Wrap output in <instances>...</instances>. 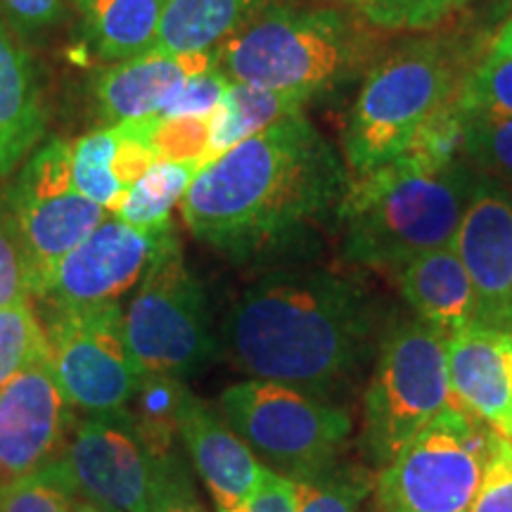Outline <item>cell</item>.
<instances>
[{"label":"cell","instance_id":"obj_1","mask_svg":"<svg viewBox=\"0 0 512 512\" xmlns=\"http://www.w3.org/2000/svg\"><path fill=\"white\" fill-rule=\"evenodd\" d=\"M349 178L342 157L299 112L202 166L181 216L202 245L233 261L283 256L337 221Z\"/></svg>","mask_w":512,"mask_h":512},{"label":"cell","instance_id":"obj_2","mask_svg":"<svg viewBox=\"0 0 512 512\" xmlns=\"http://www.w3.org/2000/svg\"><path fill=\"white\" fill-rule=\"evenodd\" d=\"M380 304L354 275L275 268L245 287L223 323V349L254 380L330 401L373 361Z\"/></svg>","mask_w":512,"mask_h":512},{"label":"cell","instance_id":"obj_3","mask_svg":"<svg viewBox=\"0 0 512 512\" xmlns=\"http://www.w3.org/2000/svg\"><path fill=\"white\" fill-rule=\"evenodd\" d=\"M475 185L467 166L430 171L403 157L351 176L337 211L344 256L399 271L415 256L453 245Z\"/></svg>","mask_w":512,"mask_h":512},{"label":"cell","instance_id":"obj_4","mask_svg":"<svg viewBox=\"0 0 512 512\" xmlns=\"http://www.w3.org/2000/svg\"><path fill=\"white\" fill-rule=\"evenodd\" d=\"M216 57L230 81L313 98L361 72L373 38L339 10L268 8L226 38Z\"/></svg>","mask_w":512,"mask_h":512},{"label":"cell","instance_id":"obj_5","mask_svg":"<svg viewBox=\"0 0 512 512\" xmlns=\"http://www.w3.org/2000/svg\"><path fill=\"white\" fill-rule=\"evenodd\" d=\"M463 55L453 43L422 38L370 69L344 128V159L351 176L392 162L415 131L453 100L465 79Z\"/></svg>","mask_w":512,"mask_h":512},{"label":"cell","instance_id":"obj_6","mask_svg":"<svg viewBox=\"0 0 512 512\" xmlns=\"http://www.w3.org/2000/svg\"><path fill=\"white\" fill-rule=\"evenodd\" d=\"M446 337L422 320H403L382 335L363 394V451L377 467L399 456L434 418L456 406Z\"/></svg>","mask_w":512,"mask_h":512},{"label":"cell","instance_id":"obj_7","mask_svg":"<svg viewBox=\"0 0 512 512\" xmlns=\"http://www.w3.org/2000/svg\"><path fill=\"white\" fill-rule=\"evenodd\" d=\"M219 408L256 456L292 482L335 470L354 430L347 408L268 380L230 384Z\"/></svg>","mask_w":512,"mask_h":512},{"label":"cell","instance_id":"obj_8","mask_svg":"<svg viewBox=\"0 0 512 512\" xmlns=\"http://www.w3.org/2000/svg\"><path fill=\"white\" fill-rule=\"evenodd\" d=\"M498 434L467 408L451 406L382 467L380 512H472Z\"/></svg>","mask_w":512,"mask_h":512},{"label":"cell","instance_id":"obj_9","mask_svg":"<svg viewBox=\"0 0 512 512\" xmlns=\"http://www.w3.org/2000/svg\"><path fill=\"white\" fill-rule=\"evenodd\" d=\"M126 339L143 373L188 377L221 354L202 283L185 266L176 230L162 240L126 311Z\"/></svg>","mask_w":512,"mask_h":512},{"label":"cell","instance_id":"obj_10","mask_svg":"<svg viewBox=\"0 0 512 512\" xmlns=\"http://www.w3.org/2000/svg\"><path fill=\"white\" fill-rule=\"evenodd\" d=\"M57 460L79 501L114 512H162L192 494L176 456L157 453L126 411L83 420Z\"/></svg>","mask_w":512,"mask_h":512},{"label":"cell","instance_id":"obj_11","mask_svg":"<svg viewBox=\"0 0 512 512\" xmlns=\"http://www.w3.org/2000/svg\"><path fill=\"white\" fill-rule=\"evenodd\" d=\"M43 328L50 368L69 406L88 415L124 411L145 373L128 347L121 304L48 311Z\"/></svg>","mask_w":512,"mask_h":512},{"label":"cell","instance_id":"obj_12","mask_svg":"<svg viewBox=\"0 0 512 512\" xmlns=\"http://www.w3.org/2000/svg\"><path fill=\"white\" fill-rule=\"evenodd\" d=\"M5 192L27 247L31 294L64 254L110 219V211L76 190L72 143L60 138L31 152Z\"/></svg>","mask_w":512,"mask_h":512},{"label":"cell","instance_id":"obj_13","mask_svg":"<svg viewBox=\"0 0 512 512\" xmlns=\"http://www.w3.org/2000/svg\"><path fill=\"white\" fill-rule=\"evenodd\" d=\"M171 230L174 226L145 233L117 216L107 219L50 268L31 297L41 302L46 313L119 302L143 278Z\"/></svg>","mask_w":512,"mask_h":512},{"label":"cell","instance_id":"obj_14","mask_svg":"<svg viewBox=\"0 0 512 512\" xmlns=\"http://www.w3.org/2000/svg\"><path fill=\"white\" fill-rule=\"evenodd\" d=\"M69 432L72 413L48 356L0 392V489L53 463Z\"/></svg>","mask_w":512,"mask_h":512},{"label":"cell","instance_id":"obj_15","mask_svg":"<svg viewBox=\"0 0 512 512\" xmlns=\"http://www.w3.org/2000/svg\"><path fill=\"white\" fill-rule=\"evenodd\" d=\"M453 247L479 302V325L512 330V195L477 178Z\"/></svg>","mask_w":512,"mask_h":512},{"label":"cell","instance_id":"obj_16","mask_svg":"<svg viewBox=\"0 0 512 512\" xmlns=\"http://www.w3.org/2000/svg\"><path fill=\"white\" fill-rule=\"evenodd\" d=\"M178 437L188 448L197 475L207 484L216 512H245L268 467L259 463L223 413L188 389L178 411Z\"/></svg>","mask_w":512,"mask_h":512},{"label":"cell","instance_id":"obj_17","mask_svg":"<svg viewBox=\"0 0 512 512\" xmlns=\"http://www.w3.org/2000/svg\"><path fill=\"white\" fill-rule=\"evenodd\" d=\"M453 396L498 437L512 441V339L508 332L470 325L446 339Z\"/></svg>","mask_w":512,"mask_h":512},{"label":"cell","instance_id":"obj_18","mask_svg":"<svg viewBox=\"0 0 512 512\" xmlns=\"http://www.w3.org/2000/svg\"><path fill=\"white\" fill-rule=\"evenodd\" d=\"M216 50L185 55L147 53L112 64L95 79L93 98L98 117L110 124L162 114L190 76L216 67Z\"/></svg>","mask_w":512,"mask_h":512},{"label":"cell","instance_id":"obj_19","mask_svg":"<svg viewBox=\"0 0 512 512\" xmlns=\"http://www.w3.org/2000/svg\"><path fill=\"white\" fill-rule=\"evenodd\" d=\"M157 117L119 121L72 143L76 190L114 214L126 192L157 162L150 140Z\"/></svg>","mask_w":512,"mask_h":512},{"label":"cell","instance_id":"obj_20","mask_svg":"<svg viewBox=\"0 0 512 512\" xmlns=\"http://www.w3.org/2000/svg\"><path fill=\"white\" fill-rule=\"evenodd\" d=\"M48 126L41 76L0 17V181L27 162Z\"/></svg>","mask_w":512,"mask_h":512},{"label":"cell","instance_id":"obj_21","mask_svg":"<svg viewBox=\"0 0 512 512\" xmlns=\"http://www.w3.org/2000/svg\"><path fill=\"white\" fill-rule=\"evenodd\" d=\"M403 299L415 318L441 337L479 325V302L456 247L432 249L396 271Z\"/></svg>","mask_w":512,"mask_h":512},{"label":"cell","instance_id":"obj_22","mask_svg":"<svg viewBox=\"0 0 512 512\" xmlns=\"http://www.w3.org/2000/svg\"><path fill=\"white\" fill-rule=\"evenodd\" d=\"M268 8L271 0H166L155 53L216 50Z\"/></svg>","mask_w":512,"mask_h":512},{"label":"cell","instance_id":"obj_23","mask_svg":"<svg viewBox=\"0 0 512 512\" xmlns=\"http://www.w3.org/2000/svg\"><path fill=\"white\" fill-rule=\"evenodd\" d=\"M74 5L100 60L124 62L155 50L166 0H74Z\"/></svg>","mask_w":512,"mask_h":512},{"label":"cell","instance_id":"obj_24","mask_svg":"<svg viewBox=\"0 0 512 512\" xmlns=\"http://www.w3.org/2000/svg\"><path fill=\"white\" fill-rule=\"evenodd\" d=\"M309 95L268 91V88L249 86V83L230 81L221 105L211 114V131L204 166L226 155L242 140L266 131L275 121L304 112L309 105Z\"/></svg>","mask_w":512,"mask_h":512},{"label":"cell","instance_id":"obj_25","mask_svg":"<svg viewBox=\"0 0 512 512\" xmlns=\"http://www.w3.org/2000/svg\"><path fill=\"white\" fill-rule=\"evenodd\" d=\"M202 166V159L155 162L147 169V174L126 192L114 216L128 226L145 230V233H159V230L171 228V209L183 200Z\"/></svg>","mask_w":512,"mask_h":512},{"label":"cell","instance_id":"obj_26","mask_svg":"<svg viewBox=\"0 0 512 512\" xmlns=\"http://www.w3.org/2000/svg\"><path fill=\"white\" fill-rule=\"evenodd\" d=\"M465 164L477 178L512 195V117L467 107Z\"/></svg>","mask_w":512,"mask_h":512},{"label":"cell","instance_id":"obj_27","mask_svg":"<svg viewBox=\"0 0 512 512\" xmlns=\"http://www.w3.org/2000/svg\"><path fill=\"white\" fill-rule=\"evenodd\" d=\"M467 107L458 100H448L422 124L411 143L399 157L430 171H446L465 164Z\"/></svg>","mask_w":512,"mask_h":512},{"label":"cell","instance_id":"obj_28","mask_svg":"<svg viewBox=\"0 0 512 512\" xmlns=\"http://www.w3.org/2000/svg\"><path fill=\"white\" fill-rule=\"evenodd\" d=\"M50 356V344L43 323L29 302L0 309V392L29 370L34 363Z\"/></svg>","mask_w":512,"mask_h":512},{"label":"cell","instance_id":"obj_29","mask_svg":"<svg viewBox=\"0 0 512 512\" xmlns=\"http://www.w3.org/2000/svg\"><path fill=\"white\" fill-rule=\"evenodd\" d=\"M76 501L57 458L0 489V512H72Z\"/></svg>","mask_w":512,"mask_h":512},{"label":"cell","instance_id":"obj_30","mask_svg":"<svg viewBox=\"0 0 512 512\" xmlns=\"http://www.w3.org/2000/svg\"><path fill=\"white\" fill-rule=\"evenodd\" d=\"M31 299V268L8 192L0 190V309Z\"/></svg>","mask_w":512,"mask_h":512},{"label":"cell","instance_id":"obj_31","mask_svg":"<svg viewBox=\"0 0 512 512\" xmlns=\"http://www.w3.org/2000/svg\"><path fill=\"white\" fill-rule=\"evenodd\" d=\"M370 27L387 31H425L437 27L467 0H358Z\"/></svg>","mask_w":512,"mask_h":512},{"label":"cell","instance_id":"obj_32","mask_svg":"<svg viewBox=\"0 0 512 512\" xmlns=\"http://www.w3.org/2000/svg\"><path fill=\"white\" fill-rule=\"evenodd\" d=\"M458 100L470 110L512 117V55L491 53L472 67L460 83Z\"/></svg>","mask_w":512,"mask_h":512},{"label":"cell","instance_id":"obj_33","mask_svg":"<svg viewBox=\"0 0 512 512\" xmlns=\"http://www.w3.org/2000/svg\"><path fill=\"white\" fill-rule=\"evenodd\" d=\"M297 484V512H366L368 484L358 475L335 470Z\"/></svg>","mask_w":512,"mask_h":512},{"label":"cell","instance_id":"obj_34","mask_svg":"<svg viewBox=\"0 0 512 512\" xmlns=\"http://www.w3.org/2000/svg\"><path fill=\"white\" fill-rule=\"evenodd\" d=\"M211 117H157L152 126V152L157 162H188L207 155Z\"/></svg>","mask_w":512,"mask_h":512},{"label":"cell","instance_id":"obj_35","mask_svg":"<svg viewBox=\"0 0 512 512\" xmlns=\"http://www.w3.org/2000/svg\"><path fill=\"white\" fill-rule=\"evenodd\" d=\"M228 86L230 79L219 64H216V67L207 69V72L190 76L159 117H211L216 112V107L221 105Z\"/></svg>","mask_w":512,"mask_h":512},{"label":"cell","instance_id":"obj_36","mask_svg":"<svg viewBox=\"0 0 512 512\" xmlns=\"http://www.w3.org/2000/svg\"><path fill=\"white\" fill-rule=\"evenodd\" d=\"M472 512H512V441H496Z\"/></svg>","mask_w":512,"mask_h":512},{"label":"cell","instance_id":"obj_37","mask_svg":"<svg viewBox=\"0 0 512 512\" xmlns=\"http://www.w3.org/2000/svg\"><path fill=\"white\" fill-rule=\"evenodd\" d=\"M3 15L19 31H43L64 17L67 0H0Z\"/></svg>","mask_w":512,"mask_h":512},{"label":"cell","instance_id":"obj_38","mask_svg":"<svg viewBox=\"0 0 512 512\" xmlns=\"http://www.w3.org/2000/svg\"><path fill=\"white\" fill-rule=\"evenodd\" d=\"M245 512H297V484L268 467Z\"/></svg>","mask_w":512,"mask_h":512},{"label":"cell","instance_id":"obj_39","mask_svg":"<svg viewBox=\"0 0 512 512\" xmlns=\"http://www.w3.org/2000/svg\"><path fill=\"white\" fill-rule=\"evenodd\" d=\"M491 53H501V55H512V12L508 17V22L503 24L501 31H498L494 46H491Z\"/></svg>","mask_w":512,"mask_h":512},{"label":"cell","instance_id":"obj_40","mask_svg":"<svg viewBox=\"0 0 512 512\" xmlns=\"http://www.w3.org/2000/svg\"><path fill=\"white\" fill-rule=\"evenodd\" d=\"M162 512H202V508L197 505L195 496L185 494L181 498H176V501H171Z\"/></svg>","mask_w":512,"mask_h":512},{"label":"cell","instance_id":"obj_41","mask_svg":"<svg viewBox=\"0 0 512 512\" xmlns=\"http://www.w3.org/2000/svg\"><path fill=\"white\" fill-rule=\"evenodd\" d=\"M72 512H114V510H107V508H102V505L91 503V501H76Z\"/></svg>","mask_w":512,"mask_h":512},{"label":"cell","instance_id":"obj_42","mask_svg":"<svg viewBox=\"0 0 512 512\" xmlns=\"http://www.w3.org/2000/svg\"><path fill=\"white\" fill-rule=\"evenodd\" d=\"M508 335H510V339H512V330H510V332H508Z\"/></svg>","mask_w":512,"mask_h":512}]
</instances>
